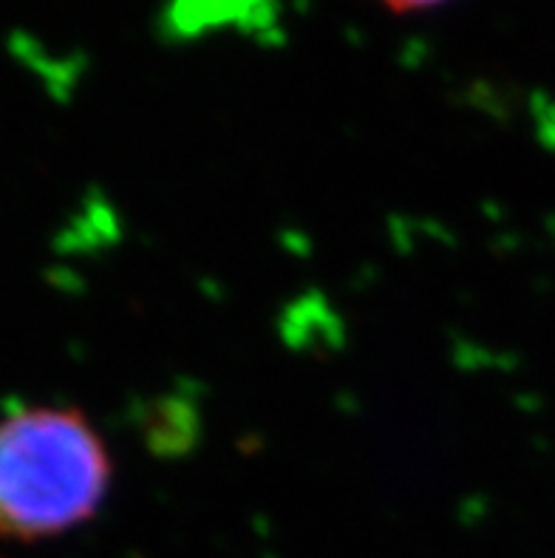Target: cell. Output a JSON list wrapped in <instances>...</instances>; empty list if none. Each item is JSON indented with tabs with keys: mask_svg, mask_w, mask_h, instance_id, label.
<instances>
[{
	"mask_svg": "<svg viewBox=\"0 0 555 558\" xmlns=\"http://www.w3.org/2000/svg\"><path fill=\"white\" fill-rule=\"evenodd\" d=\"M113 485L106 437L74 405L0 420V536L43 542L92 522Z\"/></svg>",
	"mask_w": 555,
	"mask_h": 558,
	"instance_id": "1",
	"label": "cell"
},
{
	"mask_svg": "<svg viewBox=\"0 0 555 558\" xmlns=\"http://www.w3.org/2000/svg\"><path fill=\"white\" fill-rule=\"evenodd\" d=\"M379 3H386L391 12H429V9L443 7L448 0H379Z\"/></svg>",
	"mask_w": 555,
	"mask_h": 558,
	"instance_id": "2",
	"label": "cell"
}]
</instances>
